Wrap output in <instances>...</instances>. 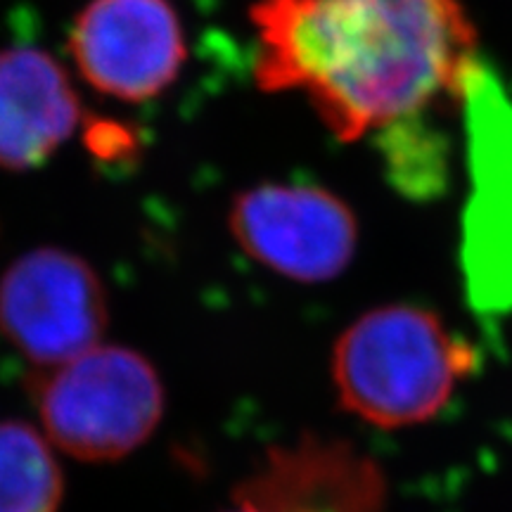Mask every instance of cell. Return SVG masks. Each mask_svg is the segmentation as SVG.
Listing matches in <instances>:
<instances>
[{
    "label": "cell",
    "instance_id": "obj_4",
    "mask_svg": "<svg viewBox=\"0 0 512 512\" xmlns=\"http://www.w3.org/2000/svg\"><path fill=\"white\" fill-rule=\"evenodd\" d=\"M110 299L98 271L62 247H36L0 275V335L34 370L105 342Z\"/></svg>",
    "mask_w": 512,
    "mask_h": 512
},
{
    "label": "cell",
    "instance_id": "obj_9",
    "mask_svg": "<svg viewBox=\"0 0 512 512\" xmlns=\"http://www.w3.org/2000/svg\"><path fill=\"white\" fill-rule=\"evenodd\" d=\"M81 102L60 62L41 48L0 53V169L41 166L72 138Z\"/></svg>",
    "mask_w": 512,
    "mask_h": 512
},
{
    "label": "cell",
    "instance_id": "obj_2",
    "mask_svg": "<svg viewBox=\"0 0 512 512\" xmlns=\"http://www.w3.org/2000/svg\"><path fill=\"white\" fill-rule=\"evenodd\" d=\"M477 349L437 313L380 306L337 337L330 377L344 411L382 430L422 425L477 368Z\"/></svg>",
    "mask_w": 512,
    "mask_h": 512
},
{
    "label": "cell",
    "instance_id": "obj_5",
    "mask_svg": "<svg viewBox=\"0 0 512 512\" xmlns=\"http://www.w3.org/2000/svg\"><path fill=\"white\" fill-rule=\"evenodd\" d=\"M472 195L463 259L470 304L484 316L512 311V100L477 64L465 88Z\"/></svg>",
    "mask_w": 512,
    "mask_h": 512
},
{
    "label": "cell",
    "instance_id": "obj_8",
    "mask_svg": "<svg viewBox=\"0 0 512 512\" xmlns=\"http://www.w3.org/2000/svg\"><path fill=\"white\" fill-rule=\"evenodd\" d=\"M233 503L254 512H384L387 482L349 441L304 434L268 448L235 486Z\"/></svg>",
    "mask_w": 512,
    "mask_h": 512
},
{
    "label": "cell",
    "instance_id": "obj_6",
    "mask_svg": "<svg viewBox=\"0 0 512 512\" xmlns=\"http://www.w3.org/2000/svg\"><path fill=\"white\" fill-rule=\"evenodd\" d=\"M228 228L249 259L302 285L335 280L358 245L354 211L318 185L259 183L242 190L230 202Z\"/></svg>",
    "mask_w": 512,
    "mask_h": 512
},
{
    "label": "cell",
    "instance_id": "obj_11",
    "mask_svg": "<svg viewBox=\"0 0 512 512\" xmlns=\"http://www.w3.org/2000/svg\"><path fill=\"white\" fill-rule=\"evenodd\" d=\"M380 147L389 176L401 192L425 197L441 188L448 150L425 121V114L384 128Z\"/></svg>",
    "mask_w": 512,
    "mask_h": 512
},
{
    "label": "cell",
    "instance_id": "obj_1",
    "mask_svg": "<svg viewBox=\"0 0 512 512\" xmlns=\"http://www.w3.org/2000/svg\"><path fill=\"white\" fill-rule=\"evenodd\" d=\"M254 79L309 95L344 143L465 98L477 31L460 0H256Z\"/></svg>",
    "mask_w": 512,
    "mask_h": 512
},
{
    "label": "cell",
    "instance_id": "obj_12",
    "mask_svg": "<svg viewBox=\"0 0 512 512\" xmlns=\"http://www.w3.org/2000/svg\"><path fill=\"white\" fill-rule=\"evenodd\" d=\"M221 512H254V510H249V508H245V505H240V503H233V508L221 510Z\"/></svg>",
    "mask_w": 512,
    "mask_h": 512
},
{
    "label": "cell",
    "instance_id": "obj_3",
    "mask_svg": "<svg viewBox=\"0 0 512 512\" xmlns=\"http://www.w3.org/2000/svg\"><path fill=\"white\" fill-rule=\"evenodd\" d=\"M38 427L64 456L117 463L157 432L166 411L162 375L140 351L98 344L55 368L34 370Z\"/></svg>",
    "mask_w": 512,
    "mask_h": 512
},
{
    "label": "cell",
    "instance_id": "obj_10",
    "mask_svg": "<svg viewBox=\"0 0 512 512\" xmlns=\"http://www.w3.org/2000/svg\"><path fill=\"white\" fill-rule=\"evenodd\" d=\"M41 427L0 420V512H60L64 472Z\"/></svg>",
    "mask_w": 512,
    "mask_h": 512
},
{
    "label": "cell",
    "instance_id": "obj_7",
    "mask_svg": "<svg viewBox=\"0 0 512 512\" xmlns=\"http://www.w3.org/2000/svg\"><path fill=\"white\" fill-rule=\"evenodd\" d=\"M69 50L83 79L121 102L159 98L188 57L181 17L166 0H91Z\"/></svg>",
    "mask_w": 512,
    "mask_h": 512
}]
</instances>
